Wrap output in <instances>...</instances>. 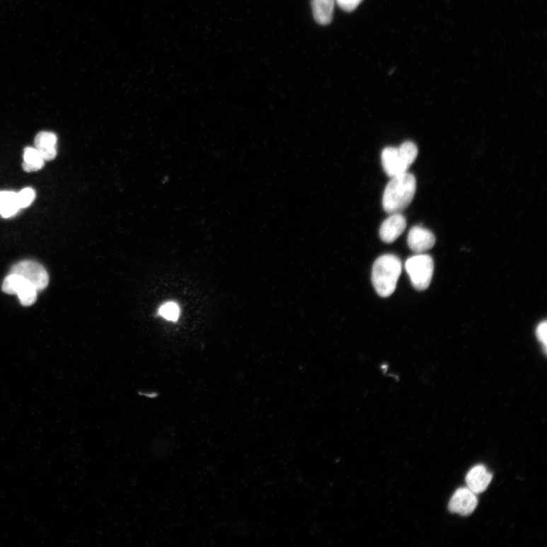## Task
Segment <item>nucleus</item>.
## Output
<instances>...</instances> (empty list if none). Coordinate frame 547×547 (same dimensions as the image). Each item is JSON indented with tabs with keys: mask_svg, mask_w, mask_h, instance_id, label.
I'll return each mask as SVG.
<instances>
[{
	"mask_svg": "<svg viewBox=\"0 0 547 547\" xmlns=\"http://www.w3.org/2000/svg\"><path fill=\"white\" fill-rule=\"evenodd\" d=\"M10 273L22 276L34 285L38 292L44 290L49 283L47 272L42 265L36 262H20L13 266Z\"/></svg>",
	"mask_w": 547,
	"mask_h": 547,
	"instance_id": "5",
	"label": "nucleus"
},
{
	"mask_svg": "<svg viewBox=\"0 0 547 547\" xmlns=\"http://www.w3.org/2000/svg\"><path fill=\"white\" fill-rule=\"evenodd\" d=\"M336 0H312V8L316 22L319 25H328L333 19Z\"/></svg>",
	"mask_w": 547,
	"mask_h": 547,
	"instance_id": "11",
	"label": "nucleus"
},
{
	"mask_svg": "<svg viewBox=\"0 0 547 547\" xmlns=\"http://www.w3.org/2000/svg\"><path fill=\"white\" fill-rule=\"evenodd\" d=\"M45 161L36 149L27 148L25 149L23 169L26 172L40 170L44 167Z\"/></svg>",
	"mask_w": 547,
	"mask_h": 547,
	"instance_id": "13",
	"label": "nucleus"
},
{
	"mask_svg": "<svg viewBox=\"0 0 547 547\" xmlns=\"http://www.w3.org/2000/svg\"><path fill=\"white\" fill-rule=\"evenodd\" d=\"M57 142L55 134L49 132L38 133L35 141L36 149L45 161H52L57 157Z\"/></svg>",
	"mask_w": 547,
	"mask_h": 547,
	"instance_id": "10",
	"label": "nucleus"
},
{
	"mask_svg": "<svg viewBox=\"0 0 547 547\" xmlns=\"http://www.w3.org/2000/svg\"><path fill=\"white\" fill-rule=\"evenodd\" d=\"M418 156L417 144L405 142L398 148L388 147L381 152V165L389 178L408 172Z\"/></svg>",
	"mask_w": 547,
	"mask_h": 547,
	"instance_id": "3",
	"label": "nucleus"
},
{
	"mask_svg": "<svg viewBox=\"0 0 547 547\" xmlns=\"http://www.w3.org/2000/svg\"><path fill=\"white\" fill-rule=\"evenodd\" d=\"M417 180L414 175L406 172L391 178L384 193L383 206L388 214L401 213L415 198Z\"/></svg>",
	"mask_w": 547,
	"mask_h": 547,
	"instance_id": "1",
	"label": "nucleus"
},
{
	"mask_svg": "<svg viewBox=\"0 0 547 547\" xmlns=\"http://www.w3.org/2000/svg\"><path fill=\"white\" fill-rule=\"evenodd\" d=\"M536 338H539L540 342L544 345V352L546 353V344H547V323L544 321L536 328Z\"/></svg>",
	"mask_w": 547,
	"mask_h": 547,
	"instance_id": "18",
	"label": "nucleus"
},
{
	"mask_svg": "<svg viewBox=\"0 0 547 547\" xmlns=\"http://www.w3.org/2000/svg\"><path fill=\"white\" fill-rule=\"evenodd\" d=\"M160 314L170 321H177L180 315V309L176 304L168 303L161 306Z\"/></svg>",
	"mask_w": 547,
	"mask_h": 547,
	"instance_id": "15",
	"label": "nucleus"
},
{
	"mask_svg": "<svg viewBox=\"0 0 547 547\" xmlns=\"http://www.w3.org/2000/svg\"><path fill=\"white\" fill-rule=\"evenodd\" d=\"M17 195L20 209L28 207L35 199V192L32 188H25Z\"/></svg>",
	"mask_w": 547,
	"mask_h": 547,
	"instance_id": "16",
	"label": "nucleus"
},
{
	"mask_svg": "<svg viewBox=\"0 0 547 547\" xmlns=\"http://www.w3.org/2000/svg\"><path fill=\"white\" fill-rule=\"evenodd\" d=\"M401 273V262L396 255L387 254L378 258L372 274V281L377 294L381 297L393 294Z\"/></svg>",
	"mask_w": 547,
	"mask_h": 547,
	"instance_id": "2",
	"label": "nucleus"
},
{
	"mask_svg": "<svg viewBox=\"0 0 547 547\" xmlns=\"http://www.w3.org/2000/svg\"><path fill=\"white\" fill-rule=\"evenodd\" d=\"M478 505L476 493L468 488H460L454 493L449 504V509L451 513L468 516L476 511Z\"/></svg>",
	"mask_w": 547,
	"mask_h": 547,
	"instance_id": "6",
	"label": "nucleus"
},
{
	"mask_svg": "<svg viewBox=\"0 0 547 547\" xmlns=\"http://www.w3.org/2000/svg\"><path fill=\"white\" fill-rule=\"evenodd\" d=\"M407 221L400 213L391 214V216L381 224L379 236L381 241L387 243L396 241L406 229Z\"/></svg>",
	"mask_w": 547,
	"mask_h": 547,
	"instance_id": "7",
	"label": "nucleus"
},
{
	"mask_svg": "<svg viewBox=\"0 0 547 547\" xmlns=\"http://www.w3.org/2000/svg\"><path fill=\"white\" fill-rule=\"evenodd\" d=\"M492 480L493 474L483 466L473 467L466 476L468 488L476 494L486 491Z\"/></svg>",
	"mask_w": 547,
	"mask_h": 547,
	"instance_id": "9",
	"label": "nucleus"
},
{
	"mask_svg": "<svg viewBox=\"0 0 547 547\" xmlns=\"http://www.w3.org/2000/svg\"><path fill=\"white\" fill-rule=\"evenodd\" d=\"M20 209L18 195L14 192H0V215L5 219L11 218Z\"/></svg>",
	"mask_w": 547,
	"mask_h": 547,
	"instance_id": "12",
	"label": "nucleus"
},
{
	"mask_svg": "<svg viewBox=\"0 0 547 547\" xmlns=\"http://www.w3.org/2000/svg\"><path fill=\"white\" fill-rule=\"evenodd\" d=\"M363 0H336L340 8L345 12H352L362 2Z\"/></svg>",
	"mask_w": 547,
	"mask_h": 547,
	"instance_id": "17",
	"label": "nucleus"
},
{
	"mask_svg": "<svg viewBox=\"0 0 547 547\" xmlns=\"http://www.w3.org/2000/svg\"><path fill=\"white\" fill-rule=\"evenodd\" d=\"M405 268L413 286L419 291L426 290L430 284L434 270L432 257L424 254L413 256L407 260Z\"/></svg>",
	"mask_w": 547,
	"mask_h": 547,
	"instance_id": "4",
	"label": "nucleus"
},
{
	"mask_svg": "<svg viewBox=\"0 0 547 547\" xmlns=\"http://www.w3.org/2000/svg\"><path fill=\"white\" fill-rule=\"evenodd\" d=\"M408 243L410 249L416 253L427 251L434 246L436 237L429 230L416 226L410 230Z\"/></svg>",
	"mask_w": 547,
	"mask_h": 547,
	"instance_id": "8",
	"label": "nucleus"
},
{
	"mask_svg": "<svg viewBox=\"0 0 547 547\" xmlns=\"http://www.w3.org/2000/svg\"><path fill=\"white\" fill-rule=\"evenodd\" d=\"M38 292L36 287L28 282V281L20 289L16 295L18 296L21 304L23 306H28L35 303L38 297Z\"/></svg>",
	"mask_w": 547,
	"mask_h": 547,
	"instance_id": "14",
	"label": "nucleus"
}]
</instances>
